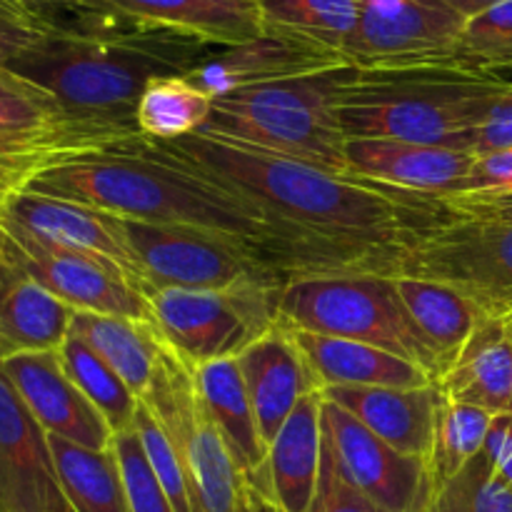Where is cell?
Here are the masks:
<instances>
[{
  "mask_svg": "<svg viewBox=\"0 0 512 512\" xmlns=\"http://www.w3.org/2000/svg\"><path fill=\"white\" fill-rule=\"evenodd\" d=\"M350 65L333 50L315 45L295 35L263 30L258 38L218 48L205 63H200L188 78L210 98H220L233 90L273 80L298 78L318 70Z\"/></svg>",
  "mask_w": 512,
  "mask_h": 512,
  "instance_id": "cell-18",
  "label": "cell"
},
{
  "mask_svg": "<svg viewBox=\"0 0 512 512\" xmlns=\"http://www.w3.org/2000/svg\"><path fill=\"white\" fill-rule=\"evenodd\" d=\"M50 450L65 498L75 512H130L113 448L90 450L68 440L50 438Z\"/></svg>",
  "mask_w": 512,
  "mask_h": 512,
  "instance_id": "cell-29",
  "label": "cell"
},
{
  "mask_svg": "<svg viewBox=\"0 0 512 512\" xmlns=\"http://www.w3.org/2000/svg\"><path fill=\"white\" fill-rule=\"evenodd\" d=\"M153 143L310 238L368 260L383 275L395 273V258L415 235L450 213L443 198L333 173L210 130Z\"/></svg>",
  "mask_w": 512,
  "mask_h": 512,
  "instance_id": "cell-2",
  "label": "cell"
},
{
  "mask_svg": "<svg viewBox=\"0 0 512 512\" xmlns=\"http://www.w3.org/2000/svg\"><path fill=\"white\" fill-rule=\"evenodd\" d=\"M320 388H425L435 380L420 365L360 340L293 330Z\"/></svg>",
  "mask_w": 512,
  "mask_h": 512,
  "instance_id": "cell-25",
  "label": "cell"
},
{
  "mask_svg": "<svg viewBox=\"0 0 512 512\" xmlns=\"http://www.w3.org/2000/svg\"><path fill=\"white\" fill-rule=\"evenodd\" d=\"M345 60L360 70L453 65L465 18L445 0H358Z\"/></svg>",
  "mask_w": 512,
  "mask_h": 512,
  "instance_id": "cell-12",
  "label": "cell"
},
{
  "mask_svg": "<svg viewBox=\"0 0 512 512\" xmlns=\"http://www.w3.org/2000/svg\"><path fill=\"white\" fill-rule=\"evenodd\" d=\"M323 390L310 393L290 413L268 445V455L248 488L278 512H310L323 463Z\"/></svg>",
  "mask_w": 512,
  "mask_h": 512,
  "instance_id": "cell-19",
  "label": "cell"
},
{
  "mask_svg": "<svg viewBox=\"0 0 512 512\" xmlns=\"http://www.w3.org/2000/svg\"><path fill=\"white\" fill-rule=\"evenodd\" d=\"M25 3L43 10V13L50 15V18H55L58 10H78V0H25Z\"/></svg>",
  "mask_w": 512,
  "mask_h": 512,
  "instance_id": "cell-45",
  "label": "cell"
},
{
  "mask_svg": "<svg viewBox=\"0 0 512 512\" xmlns=\"http://www.w3.org/2000/svg\"><path fill=\"white\" fill-rule=\"evenodd\" d=\"M445 3H448L455 13L463 15L465 20H470L475 18V15L485 13V10L495 8V5L505 3V0H445Z\"/></svg>",
  "mask_w": 512,
  "mask_h": 512,
  "instance_id": "cell-44",
  "label": "cell"
},
{
  "mask_svg": "<svg viewBox=\"0 0 512 512\" xmlns=\"http://www.w3.org/2000/svg\"><path fill=\"white\" fill-rule=\"evenodd\" d=\"M458 213L483 215V218H498L512 223V193L498 195H453L443 198Z\"/></svg>",
  "mask_w": 512,
  "mask_h": 512,
  "instance_id": "cell-43",
  "label": "cell"
},
{
  "mask_svg": "<svg viewBox=\"0 0 512 512\" xmlns=\"http://www.w3.org/2000/svg\"><path fill=\"white\" fill-rule=\"evenodd\" d=\"M508 80L455 65L350 70L338 95L345 138H388L473 153L475 133ZM475 155V153H473Z\"/></svg>",
  "mask_w": 512,
  "mask_h": 512,
  "instance_id": "cell-4",
  "label": "cell"
},
{
  "mask_svg": "<svg viewBox=\"0 0 512 512\" xmlns=\"http://www.w3.org/2000/svg\"><path fill=\"white\" fill-rule=\"evenodd\" d=\"M263 503L268 512H278L265 498ZM310 512H385L375 503H370L363 493H358V490L345 480L343 470L338 468V460H335L333 450H330L328 440L325 438H323V463H320L318 493H315V503L313 508H310Z\"/></svg>",
  "mask_w": 512,
  "mask_h": 512,
  "instance_id": "cell-39",
  "label": "cell"
},
{
  "mask_svg": "<svg viewBox=\"0 0 512 512\" xmlns=\"http://www.w3.org/2000/svg\"><path fill=\"white\" fill-rule=\"evenodd\" d=\"M10 273H13V265L8 263V258L3 255V248H0V283H3Z\"/></svg>",
  "mask_w": 512,
  "mask_h": 512,
  "instance_id": "cell-47",
  "label": "cell"
},
{
  "mask_svg": "<svg viewBox=\"0 0 512 512\" xmlns=\"http://www.w3.org/2000/svg\"><path fill=\"white\" fill-rule=\"evenodd\" d=\"M280 290H148L160 340L188 368L220 358H238L253 340L278 323Z\"/></svg>",
  "mask_w": 512,
  "mask_h": 512,
  "instance_id": "cell-10",
  "label": "cell"
},
{
  "mask_svg": "<svg viewBox=\"0 0 512 512\" xmlns=\"http://www.w3.org/2000/svg\"><path fill=\"white\" fill-rule=\"evenodd\" d=\"M133 430L135 435H138L140 445H143L145 458H148L155 478H158L165 495H168L170 503H173L175 512H193V505H190L188 470H185L183 458H180V450L175 448L168 430H165L163 425L155 420V415L150 413L148 405H138Z\"/></svg>",
  "mask_w": 512,
  "mask_h": 512,
  "instance_id": "cell-36",
  "label": "cell"
},
{
  "mask_svg": "<svg viewBox=\"0 0 512 512\" xmlns=\"http://www.w3.org/2000/svg\"><path fill=\"white\" fill-rule=\"evenodd\" d=\"M490 463L498 470L503 483L512 490V415H498L485 443Z\"/></svg>",
  "mask_w": 512,
  "mask_h": 512,
  "instance_id": "cell-42",
  "label": "cell"
},
{
  "mask_svg": "<svg viewBox=\"0 0 512 512\" xmlns=\"http://www.w3.org/2000/svg\"><path fill=\"white\" fill-rule=\"evenodd\" d=\"M393 278L415 330L423 335L428 348L438 358L440 375H443L455 363L483 315L470 300H465L448 285L403 278V275H393Z\"/></svg>",
  "mask_w": 512,
  "mask_h": 512,
  "instance_id": "cell-28",
  "label": "cell"
},
{
  "mask_svg": "<svg viewBox=\"0 0 512 512\" xmlns=\"http://www.w3.org/2000/svg\"><path fill=\"white\" fill-rule=\"evenodd\" d=\"M25 190L108 210L118 218L205 230L243 245L290 278L378 273L368 260L310 238L143 135L65 160L30 180Z\"/></svg>",
  "mask_w": 512,
  "mask_h": 512,
  "instance_id": "cell-1",
  "label": "cell"
},
{
  "mask_svg": "<svg viewBox=\"0 0 512 512\" xmlns=\"http://www.w3.org/2000/svg\"><path fill=\"white\" fill-rule=\"evenodd\" d=\"M243 512H268V510H265V503H263V498H260L258 493H253V490H250L248 485H245Z\"/></svg>",
  "mask_w": 512,
  "mask_h": 512,
  "instance_id": "cell-46",
  "label": "cell"
},
{
  "mask_svg": "<svg viewBox=\"0 0 512 512\" xmlns=\"http://www.w3.org/2000/svg\"><path fill=\"white\" fill-rule=\"evenodd\" d=\"M238 365L265 445L273 443L300 400L323 390L295 333L280 323L253 340L238 355Z\"/></svg>",
  "mask_w": 512,
  "mask_h": 512,
  "instance_id": "cell-20",
  "label": "cell"
},
{
  "mask_svg": "<svg viewBox=\"0 0 512 512\" xmlns=\"http://www.w3.org/2000/svg\"><path fill=\"white\" fill-rule=\"evenodd\" d=\"M430 512H512V490L483 450L438 490Z\"/></svg>",
  "mask_w": 512,
  "mask_h": 512,
  "instance_id": "cell-35",
  "label": "cell"
},
{
  "mask_svg": "<svg viewBox=\"0 0 512 512\" xmlns=\"http://www.w3.org/2000/svg\"><path fill=\"white\" fill-rule=\"evenodd\" d=\"M323 398L348 410L390 448L430 463L445 403L435 383L425 388H325Z\"/></svg>",
  "mask_w": 512,
  "mask_h": 512,
  "instance_id": "cell-22",
  "label": "cell"
},
{
  "mask_svg": "<svg viewBox=\"0 0 512 512\" xmlns=\"http://www.w3.org/2000/svg\"><path fill=\"white\" fill-rule=\"evenodd\" d=\"M58 353L60 360H63L65 373L78 385L80 393L93 403V408L103 415L110 430L115 435L133 430L140 400L123 383V378L90 345H85L73 333L68 335V340H65Z\"/></svg>",
  "mask_w": 512,
  "mask_h": 512,
  "instance_id": "cell-32",
  "label": "cell"
},
{
  "mask_svg": "<svg viewBox=\"0 0 512 512\" xmlns=\"http://www.w3.org/2000/svg\"><path fill=\"white\" fill-rule=\"evenodd\" d=\"M512 193V148L480 155L458 195ZM453 198V195H450Z\"/></svg>",
  "mask_w": 512,
  "mask_h": 512,
  "instance_id": "cell-41",
  "label": "cell"
},
{
  "mask_svg": "<svg viewBox=\"0 0 512 512\" xmlns=\"http://www.w3.org/2000/svg\"><path fill=\"white\" fill-rule=\"evenodd\" d=\"M0 512H75L60 485L50 438L0 363Z\"/></svg>",
  "mask_w": 512,
  "mask_h": 512,
  "instance_id": "cell-14",
  "label": "cell"
},
{
  "mask_svg": "<svg viewBox=\"0 0 512 512\" xmlns=\"http://www.w3.org/2000/svg\"><path fill=\"white\" fill-rule=\"evenodd\" d=\"M323 430L345 480L385 512H430L435 488L430 463L390 448L358 418L323 403Z\"/></svg>",
  "mask_w": 512,
  "mask_h": 512,
  "instance_id": "cell-13",
  "label": "cell"
},
{
  "mask_svg": "<svg viewBox=\"0 0 512 512\" xmlns=\"http://www.w3.org/2000/svg\"><path fill=\"white\" fill-rule=\"evenodd\" d=\"M0 248L8 263L45 290L68 303L75 313L153 323L143 288L115 263L48 243L0 210Z\"/></svg>",
  "mask_w": 512,
  "mask_h": 512,
  "instance_id": "cell-11",
  "label": "cell"
},
{
  "mask_svg": "<svg viewBox=\"0 0 512 512\" xmlns=\"http://www.w3.org/2000/svg\"><path fill=\"white\" fill-rule=\"evenodd\" d=\"M493 420L495 415L485 413V410L445 400L438 415L433 455H430L435 488H443L470 460L483 453Z\"/></svg>",
  "mask_w": 512,
  "mask_h": 512,
  "instance_id": "cell-33",
  "label": "cell"
},
{
  "mask_svg": "<svg viewBox=\"0 0 512 512\" xmlns=\"http://www.w3.org/2000/svg\"><path fill=\"white\" fill-rule=\"evenodd\" d=\"M475 155L443 145L388 138H348L345 175L433 198H450L465 188Z\"/></svg>",
  "mask_w": 512,
  "mask_h": 512,
  "instance_id": "cell-16",
  "label": "cell"
},
{
  "mask_svg": "<svg viewBox=\"0 0 512 512\" xmlns=\"http://www.w3.org/2000/svg\"><path fill=\"white\" fill-rule=\"evenodd\" d=\"M455 68L480 75L512 70V0L465 20L453 53Z\"/></svg>",
  "mask_w": 512,
  "mask_h": 512,
  "instance_id": "cell-34",
  "label": "cell"
},
{
  "mask_svg": "<svg viewBox=\"0 0 512 512\" xmlns=\"http://www.w3.org/2000/svg\"><path fill=\"white\" fill-rule=\"evenodd\" d=\"M508 323H510V333H512V315L508 318Z\"/></svg>",
  "mask_w": 512,
  "mask_h": 512,
  "instance_id": "cell-48",
  "label": "cell"
},
{
  "mask_svg": "<svg viewBox=\"0 0 512 512\" xmlns=\"http://www.w3.org/2000/svg\"><path fill=\"white\" fill-rule=\"evenodd\" d=\"M75 310L20 270L0 283V360L20 353L60 350Z\"/></svg>",
  "mask_w": 512,
  "mask_h": 512,
  "instance_id": "cell-26",
  "label": "cell"
},
{
  "mask_svg": "<svg viewBox=\"0 0 512 512\" xmlns=\"http://www.w3.org/2000/svg\"><path fill=\"white\" fill-rule=\"evenodd\" d=\"M120 143L78 123L40 85L0 68V203L55 165Z\"/></svg>",
  "mask_w": 512,
  "mask_h": 512,
  "instance_id": "cell-9",
  "label": "cell"
},
{
  "mask_svg": "<svg viewBox=\"0 0 512 512\" xmlns=\"http://www.w3.org/2000/svg\"><path fill=\"white\" fill-rule=\"evenodd\" d=\"M85 13L55 23L5 68L48 90L78 123L115 140L138 138L135 108L153 80L188 75L218 50L193 35Z\"/></svg>",
  "mask_w": 512,
  "mask_h": 512,
  "instance_id": "cell-3",
  "label": "cell"
},
{
  "mask_svg": "<svg viewBox=\"0 0 512 512\" xmlns=\"http://www.w3.org/2000/svg\"><path fill=\"white\" fill-rule=\"evenodd\" d=\"M353 65L250 85L213 98L203 130L318 168L345 173L338 95Z\"/></svg>",
  "mask_w": 512,
  "mask_h": 512,
  "instance_id": "cell-5",
  "label": "cell"
},
{
  "mask_svg": "<svg viewBox=\"0 0 512 512\" xmlns=\"http://www.w3.org/2000/svg\"><path fill=\"white\" fill-rule=\"evenodd\" d=\"M0 210L48 243L110 260L123 273H128L143 288V293L148 290L138 258L125 235L123 218L118 215L73 203V200L30 193V190H20V193L5 198L0 203Z\"/></svg>",
  "mask_w": 512,
  "mask_h": 512,
  "instance_id": "cell-17",
  "label": "cell"
},
{
  "mask_svg": "<svg viewBox=\"0 0 512 512\" xmlns=\"http://www.w3.org/2000/svg\"><path fill=\"white\" fill-rule=\"evenodd\" d=\"M58 23L25 0H0V68Z\"/></svg>",
  "mask_w": 512,
  "mask_h": 512,
  "instance_id": "cell-38",
  "label": "cell"
},
{
  "mask_svg": "<svg viewBox=\"0 0 512 512\" xmlns=\"http://www.w3.org/2000/svg\"><path fill=\"white\" fill-rule=\"evenodd\" d=\"M210 110L213 98L188 75H170L153 80L143 90L135 108V125L143 138L168 143L203 130L210 120Z\"/></svg>",
  "mask_w": 512,
  "mask_h": 512,
  "instance_id": "cell-31",
  "label": "cell"
},
{
  "mask_svg": "<svg viewBox=\"0 0 512 512\" xmlns=\"http://www.w3.org/2000/svg\"><path fill=\"white\" fill-rule=\"evenodd\" d=\"M448 403L512 415V333L508 318H480L455 363L435 383Z\"/></svg>",
  "mask_w": 512,
  "mask_h": 512,
  "instance_id": "cell-23",
  "label": "cell"
},
{
  "mask_svg": "<svg viewBox=\"0 0 512 512\" xmlns=\"http://www.w3.org/2000/svg\"><path fill=\"white\" fill-rule=\"evenodd\" d=\"M193 380L200 410L225 440L240 475L248 483L263 468L268 445L260 435L238 358H220L198 365L193 368Z\"/></svg>",
  "mask_w": 512,
  "mask_h": 512,
  "instance_id": "cell-24",
  "label": "cell"
},
{
  "mask_svg": "<svg viewBox=\"0 0 512 512\" xmlns=\"http://www.w3.org/2000/svg\"><path fill=\"white\" fill-rule=\"evenodd\" d=\"M508 148H512V83H505L490 113L485 115L483 125L475 133L473 153L475 158H480V155H490Z\"/></svg>",
  "mask_w": 512,
  "mask_h": 512,
  "instance_id": "cell-40",
  "label": "cell"
},
{
  "mask_svg": "<svg viewBox=\"0 0 512 512\" xmlns=\"http://www.w3.org/2000/svg\"><path fill=\"white\" fill-rule=\"evenodd\" d=\"M78 10L175 30L218 48L263 33L258 0H78Z\"/></svg>",
  "mask_w": 512,
  "mask_h": 512,
  "instance_id": "cell-21",
  "label": "cell"
},
{
  "mask_svg": "<svg viewBox=\"0 0 512 512\" xmlns=\"http://www.w3.org/2000/svg\"><path fill=\"white\" fill-rule=\"evenodd\" d=\"M125 235L138 258L148 290H280L290 280L243 245L185 225L123 218ZM145 290V298H148Z\"/></svg>",
  "mask_w": 512,
  "mask_h": 512,
  "instance_id": "cell-8",
  "label": "cell"
},
{
  "mask_svg": "<svg viewBox=\"0 0 512 512\" xmlns=\"http://www.w3.org/2000/svg\"><path fill=\"white\" fill-rule=\"evenodd\" d=\"M70 333L90 345L123 378L135 398H148L165 358V343L153 323L98 313H75Z\"/></svg>",
  "mask_w": 512,
  "mask_h": 512,
  "instance_id": "cell-27",
  "label": "cell"
},
{
  "mask_svg": "<svg viewBox=\"0 0 512 512\" xmlns=\"http://www.w3.org/2000/svg\"><path fill=\"white\" fill-rule=\"evenodd\" d=\"M393 275L448 285L485 318H510L512 223L450 208L400 250Z\"/></svg>",
  "mask_w": 512,
  "mask_h": 512,
  "instance_id": "cell-7",
  "label": "cell"
},
{
  "mask_svg": "<svg viewBox=\"0 0 512 512\" xmlns=\"http://www.w3.org/2000/svg\"><path fill=\"white\" fill-rule=\"evenodd\" d=\"M5 375L50 438L90 450H110L115 433L65 373L58 350L0 360Z\"/></svg>",
  "mask_w": 512,
  "mask_h": 512,
  "instance_id": "cell-15",
  "label": "cell"
},
{
  "mask_svg": "<svg viewBox=\"0 0 512 512\" xmlns=\"http://www.w3.org/2000/svg\"><path fill=\"white\" fill-rule=\"evenodd\" d=\"M278 323L300 333L375 345L420 365L433 380L440 378L438 358L415 330L393 275H295L278 293Z\"/></svg>",
  "mask_w": 512,
  "mask_h": 512,
  "instance_id": "cell-6",
  "label": "cell"
},
{
  "mask_svg": "<svg viewBox=\"0 0 512 512\" xmlns=\"http://www.w3.org/2000/svg\"><path fill=\"white\" fill-rule=\"evenodd\" d=\"M258 10L263 30L310 40L343 60L360 20L358 0H258Z\"/></svg>",
  "mask_w": 512,
  "mask_h": 512,
  "instance_id": "cell-30",
  "label": "cell"
},
{
  "mask_svg": "<svg viewBox=\"0 0 512 512\" xmlns=\"http://www.w3.org/2000/svg\"><path fill=\"white\" fill-rule=\"evenodd\" d=\"M110 448L118 458L120 473H123L130 512H175L173 503L165 495L163 485L158 483L148 458H145V450L135 430L115 435Z\"/></svg>",
  "mask_w": 512,
  "mask_h": 512,
  "instance_id": "cell-37",
  "label": "cell"
}]
</instances>
